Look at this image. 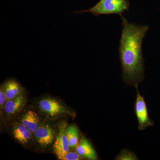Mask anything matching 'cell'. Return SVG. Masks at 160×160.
I'll return each mask as SVG.
<instances>
[{"label":"cell","instance_id":"cell-7","mask_svg":"<svg viewBox=\"0 0 160 160\" xmlns=\"http://www.w3.org/2000/svg\"><path fill=\"white\" fill-rule=\"evenodd\" d=\"M76 152L80 155L89 160L97 159V155L91 143L86 138L83 137L76 148Z\"/></svg>","mask_w":160,"mask_h":160},{"label":"cell","instance_id":"cell-10","mask_svg":"<svg viewBox=\"0 0 160 160\" xmlns=\"http://www.w3.org/2000/svg\"><path fill=\"white\" fill-rule=\"evenodd\" d=\"M13 135L15 138L22 144L28 143L32 137L31 132L22 124L14 127Z\"/></svg>","mask_w":160,"mask_h":160},{"label":"cell","instance_id":"cell-9","mask_svg":"<svg viewBox=\"0 0 160 160\" xmlns=\"http://www.w3.org/2000/svg\"><path fill=\"white\" fill-rule=\"evenodd\" d=\"M25 104V98L22 95L8 100L4 106V109L7 114L14 115L17 113L22 108Z\"/></svg>","mask_w":160,"mask_h":160},{"label":"cell","instance_id":"cell-3","mask_svg":"<svg viewBox=\"0 0 160 160\" xmlns=\"http://www.w3.org/2000/svg\"><path fill=\"white\" fill-rule=\"evenodd\" d=\"M138 86L135 87L137 90V97L135 103L134 110L138 121V128L140 130L146 129L154 125V122L150 119L145 98L140 94Z\"/></svg>","mask_w":160,"mask_h":160},{"label":"cell","instance_id":"cell-11","mask_svg":"<svg viewBox=\"0 0 160 160\" xmlns=\"http://www.w3.org/2000/svg\"><path fill=\"white\" fill-rule=\"evenodd\" d=\"M3 85L8 100L12 99L20 95L21 87L15 80H8Z\"/></svg>","mask_w":160,"mask_h":160},{"label":"cell","instance_id":"cell-14","mask_svg":"<svg viewBox=\"0 0 160 160\" xmlns=\"http://www.w3.org/2000/svg\"><path fill=\"white\" fill-rule=\"evenodd\" d=\"M58 159L62 160H79L83 158L77 152H67L57 155Z\"/></svg>","mask_w":160,"mask_h":160},{"label":"cell","instance_id":"cell-1","mask_svg":"<svg viewBox=\"0 0 160 160\" xmlns=\"http://www.w3.org/2000/svg\"><path fill=\"white\" fill-rule=\"evenodd\" d=\"M122 18V30L119 52L122 69V77L126 84L135 86L145 78L142 45L149 27L129 22L123 17Z\"/></svg>","mask_w":160,"mask_h":160},{"label":"cell","instance_id":"cell-2","mask_svg":"<svg viewBox=\"0 0 160 160\" xmlns=\"http://www.w3.org/2000/svg\"><path fill=\"white\" fill-rule=\"evenodd\" d=\"M129 0H100L90 9L75 12L79 14L90 12L95 17L101 15L117 14L122 17L123 13L129 11Z\"/></svg>","mask_w":160,"mask_h":160},{"label":"cell","instance_id":"cell-8","mask_svg":"<svg viewBox=\"0 0 160 160\" xmlns=\"http://www.w3.org/2000/svg\"><path fill=\"white\" fill-rule=\"evenodd\" d=\"M21 122L32 132H34L40 126V119L35 112L29 110L23 116Z\"/></svg>","mask_w":160,"mask_h":160},{"label":"cell","instance_id":"cell-5","mask_svg":"<svg viewBox=\"0 0 160 160\" xmlns=\"http://www.w3.org/2000/svg\"><path fill=\"white\" fill-rule=\"evenodd\" d=\"M33 133L38 142L42 147L49 146L54 140L53 129L48 125L39 126Z\"/></svg>","mask_w":160,"mask_h":160},{"label":"cell","instance_id":"cell-15","mask_svg":"<svg viewBox=\"0 0 160 160\" xmlns=\"http://www.w3.org/2000/svg\"><path fill=\"white\" fill-rule=\"evenodd\" d=\"M7 100L8 99L6 97L4 86L2 85L1 86V88H0V106H1V109L4 108V106Z\"/></svg>","mask_w":160,"mask_h":160},{"label":"cell","instance_id":"cell-4","mask_svg":"<svg viewBox=\"0 0 160 160\" xmlns=\"http://www.w3.org/2000/svg\"><path fill=\"white\" fill-rule=\"evenodd\" d=\"M40 109L43 112L51 117H56L70 112L60 102L52 98H45L39 103Z\"/></svg>","mask_w":160,"mask_h":160},{"label":"cell","instance_id":"cell-12","mask_svg":"<svg viewBox=\"0 0 160 160\" xmlns=\"http://www.w3.org/2000/svg\"><path fill=\"white\" fill-rule=\"evenodd\" d=\"M66 135L71 149L77 148L78 145L79 132L76 127L72 126L66 129Z\"/></svg>","mask_w":160,"mask_h":160},{"label":"cell","instance_id":"cell-6","mask_svg":"<svg viewBox=\"0 0 160 160\" xmlns=\"http://www.w3.org/2000/svg\"><path fill=\"white\" fill-rule=\"evenodd\" d=\"M66 131V126L62 125L53 145V149L56 155L69 151L70 146Z\"/></svg>","mask_w":160,"mask_h":160},{"label":"cell","instance_id":"cell-13","mask_svg":"<svg viewBox=\"0 0 160 160\" xmlns=\"http://www.w3.org/2000/svg\"><path fill=\"white\" fill-rule=\"evenodd\" d=\"M117 160H139L134 152L128 149H123L116 158Z\"/></svg>","mask_w":160,"mask_h":160}]
</instances>
